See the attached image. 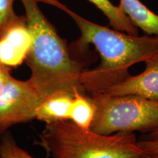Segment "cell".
I'll use <instances>...</instances> for the list:
<instances>
[{
	"instance_id": "obj_4",
	"label": "cell",
	"mask_w": 158,
	"mask_h": 158,
	"mask_svg": "<svg viewBox=\"0 0 158 158\" xmlns=\"http://www.w3.org/2000/svg\"><path fill=\"white\" fill-rule=\"evenodd\" d=\"M95 108L90 130L103 135L142 132L158 128V100L136 95L90 94Z\"/></svg>"
},
{
	"instance_id": "obj_2",
	"label": "cell",
	"mask_w": 158,
	"mask_h": 158,
	"mask_svg": "<svg viewBox=\"0 0 158 158\" xmlns=\"http://www.w3.org/2000/svg\"><path fill=\"white\" fill-rule=\"evenodd\" d=\"M25 10L31 45L25 59L31 72L28 80L41 98L58 92H83L81 76L87 59L75 57L38 5V0H19Z\"/></svg>"
},
{
	"instance_id": "obj_6",
	"label": "cell",
	"mask_w": 158,
	"mask_h": 158,
	"mask_svg": "<svg viewBox=\"0 0 158 158\" xmlns=\"http://www.w3.org/2000/svg\"><path fill=\"white\" fill-rule=\"evenodd\" d=\"M31 45V35L24 15H15L0 30V62L16 68L25 62Z\"/></svg>"
},
{
	"instance_id": "obj_17",
	"label": "cell",
	"mask_w": 158,
	"mask_h": 158,
	"mask_svg": "<svg viewBox=\"0 0 158 158\" xmlns=\"http://www.w3.org/2000/svg\"><path fill=\"white\" fill-rule=\"evenodd\" d=\"M135 158H158V154H148L143 152Z\"/></svg>"
},
{
	"instance_id": "obj_3",
	"label": "cell",
	"mask_w": 158,
	"mask_h": 158,
	"mask_svg": "<svg viewBox=\"0 0 158 158\" xmlns=\"http://www.w3.org/2000/svg\"><path fill=\"white\" fill-rule=\"evenodd\" d=\"M35 144L53 158H135L143 153L133 133L103 135L70 120L45 124Z\"/></svg>"
},
{
	"instance_id": "obj_11",
	"label": "cell",
	"mask_w": 158,
	"mask_h": 158,
	"mask_svg": "<svg viewBox=\"0 0 158 158\" xmlns=\"http://www.w3.org/2000/svg\"><path fill=\"white\" fill-rule=\"evenodd\" d=\"M95 108L90 97L85 96L82 92H75L71 106L70 121L81 129L90 130L94 119Z\"/></svg>"
},
{
	"instance_id": "obj_7",
	"label": "cell",
	"mask_w": 158,
	"mask_h": 158,
	"mask_svg": "<svg viewBox=\"0 0 158 158\" xmlns=\"http://www.w3.org/2000/svg\"><path fill=\"white\" fill-rule=\"evenodd\" d=\"M141 73L131 76L110 86L103 93L109 95H136L158 100V57L148 60Z\"/></svg>"
},
{
	"instance_id": "obj_12",
	"label": "cell",
	"mask_w": 158,
	"mask_h": 158,
	"mask_svg": "<svg viewBox=\"0 0 158 158\" xmlns=\"http://www.w3.org/2000/svg\"><path fill=\"white\" fill-rule=\"evenodd\" d=\"M0 158H35L18 145L13 135L6 132L0 140Z\"/></svg>"
},
{
	"instance_id": "obj_10",
	"label": "cell",
	"mask_w": 158,
	"mask_h": 158,
	"mask_svg": "<svg viewBox=\"0 0 158 158\" xmlns=\"http://www.w3.org/2000/svg\"><path fill=\"white\" fill-rule=\"evenodd\" d=\"M106 15L109 24L116 30L132 35H138V29L130 21L119 5H114L110 0H88Z\"/></svg>"
},
{
	"instance_id": "obj_1",
	"label": "cell",
	"mask_w": 158,
	"mask_h": 158,
	"mask_svg": "<svg viewBox=\"0 0 158 158\" xmlns=\"http://www.w3.org/2000/svg\"><path fill=\"white\" fill-rule=\"evenodd\" d=\"M68 13L80 30V37L69 45L75 57L90 59L89 47L94 46L100 57L96 68L85 70L81 76L82 91L103 92L130 76L129 69L138 62L158 57V35L143 36L109 29L77 14L58 0H38Z\"/></svg>"
},
{
	"instance_id": "obj_9",
	"label": "cell",
	"mask_w": 158,
	"mask_h": 158,
	"mask_svg": "<svg viewBox=\"0 0 158 158\" xmlns=\"http://www.w3.org/2000/svg\"><path fill=\"white\" fill-rule=\"evenodd\" d=\"M118 5L138 29L146 35H158V15L140 0H120Z\"/></svg>"
},
{
	"instance_id": "obj_13",
	"label": "cell",
	"mask_w": 158,
	"mask_h": 158,
	"mask_svg": "<svg viewBox=\"0 0 158 158\" xmlns=\"http://www.w3.org/2000/svg\"><path fill=\"white\" fill-rule=\"evenodd\" d=\"M15 0H0V30L17 14L13 9Z\"/></svg>"
},
{
	"instance_id": "obj_16",
	"label": "cell",
	"mask_w": 158,
	"mask_h": 158,
	"mask_svg": "<svg viewBox=\"0 0 158 158\" xmlns=\"http://www.w3.org/2000/svg\"><path fill=\"white\" fill-rule=\"evenodd\" d=\"M158 138V128L154 130V131L151 132V133L145 134L142 138Z\"/></svg>"
},
{
	"instance_id": "obj_14",
	"label": "cell",
	"mask_w": 158,
	"mask_h": 158,
	"mask_svg": "<svg viewBox=\"0 0 158 158\" xmlns=\"http://www.w3.org/2000/svg\"><path fill=\"white\" fill-rule=\"evenodd\" d=\"M138 144L144 153L158 154V138H142Z\"/></svg>"
},
{
	"instance_id": "obj_15",
	"label": "cell",
	"mask_w": 158,
	"mask_h": 158,
	"mask_svg": "<svg viewBox=\"0 0 158 158\" xmlns=\"http://www.w3.org/2000/svg\"><path fill=\"white\" fill-rule=\"evenodd\" d=\"M12 76L10 73L9 69L6 68L5 66L0 62V92L2 90V89L7 81L9 80Z\"/></svg>"
},
{
	"instance_id": "obj_5",
	"label": "cell",
	"mask_w": 158,
	"mask_h": 158,
	"mask_svg": "<svg viewBox=\"0 0 158 158\" xmlns=\"http://www.w3.org/2000/svg\"><path fill=\"white\" fill-rule=\"evenodd\" d=\"M42 100L29 80L11 76L0 92V136L15 124L35 119Z\"/></svg>"
},
{
	"instance_id": "obj_8",
	"label": "cell",
	"mask_w": 158,
	"mask_h": 158,
	"mask_svg": "<svg viewBox=\"0 0 158 158\" xmlns=\"http://www.w3.org/2000/svg\"><path fill=\"white\" fill-rule=\"evenodd\" d=\"M74 94L58 92L43 99L37 108L35 118L45 124L70 120Z\"/></svg>"
}]
</instances>
